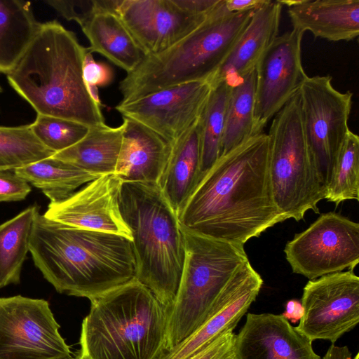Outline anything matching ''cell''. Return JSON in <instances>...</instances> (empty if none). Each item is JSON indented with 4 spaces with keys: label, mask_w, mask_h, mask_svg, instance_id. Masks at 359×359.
Segmentation results:
<instances>
[{
    "label": "cell",
    "mask_w": 359,
    "mask_h": 359,
    "mask_svg": "<svg viewBox=\"0 0 359 359\" xmlns=\"http://www.w3.org/2000/svg\"><path fill=\"white\" fill-rule=\"evenodd\" d=\"M201 179V118L172 149L158 186L177 215Z\"/></svg>",
    "instance_id": "cell-22"
},
{
    "label": "cell",
    "mask_w": 359,
    "mask_h": 359,
    "mask_svg": "<svg viewBox=\"0 0 359 359\" xmlns=\"http://www.w3.org/2000/svg\"><path fill=\"white\" fill-rule=\"evenodd\" d=\"M181 229L185 258L178 290L169 309L165 352L208 320L225 286L249 261L242 245Z\"/></svg>",
    "instance_id": "cell-7"
},
{
    "label": "cell",
    "mask_w": 359,
    "mask_h": 359,
    "mask_svg": "<svg viewBox=\"0 0 359 359\" xmlns=\"http://www.w3.org/2000/svg\"><path fill=\"white\" fill-rule=\"evenodd\" d=\"M86 87L92 99L100 107L101 100L100 98L98 87L90 84H86Z\"/></svg>",
    "instance_id": "cell-40"
},
{
    "label": "cell",
    "mask_w": 359,
    "mask_h": 359,
    "mask_svg": "<svg viewBox=\"0 0 359 359\" xmlns=\"http://www.w3.org/2000/svg\"><path fill=\"white\" fill-rule=\"evenodd\" d=\"M269 151L268 134L262 133L221 156L178 214L181 227L244 245L287 219L274 201Z\"/></svg>",
    "instance_id": "cell-1"
},
{
    "label": "cell",
    "mask_w": 359,
    "mask_h": 359,
    "mask_svg": "<svg viewBox=\"0 0 359 359\" xmlns=\"http://www.w3.org/2000/svg\"><path fill=\"white\" fill-rule=\"evenodd\" d=\"M303 314V308L299 302L291 300L286 304L285 311L282 316L293 323L299 320Z\"/></svg>",
    "instance_id": "cell-39"
},
{
    "label": "cell",
    "mask_w": 359,
    "mask_h": 359,
    "mask_svg": "<svg viewBox=\"0 0 359 359\" xmlns=\"http://www.w3.org/2000/svg\"><path fill=\"white\" fill-rule=\"evenodd\" d=\"M312 342L282 315L248 313L233 351L236 359H321Z\"/></svg>",
    "instance_id": "cell-18"
},
{
    "label": "cell",
    "mask_w": 359,
    "mask_h": 359,
    "mask_svg": "<svg viewBox=\"0 0 359 359\" xmlns=\"http://www.w3.org/2000/svg\"><path fill=\"white\" fill-rule=\"evenodd\" d=\"M31 191L29 183L14 170L0 171V202L24 200Z\"/></svg>",
    "instance_id": "cell-34"
},
{
    "label": "cell",
    "mask_w": 359,
    "mask_h": 359,
    "mask_svg": "<svg viewBox=\"0 0 359 359\" xmlns=\"http://www.w3.org/2000/svg\"><path fill=\"white\" fill-rule=\"evenodd\" d=\"M39 207L32 205L0 224V289L19 284Z\"/></svg>",
    "instance_id": "cell-27"
},
{
    "label": "cell",
    "mask_w": 359,
    "mask_h": 359,
    "mask_svg": "<svg viewBox=\"0 0 359 359\" xmlns=\"http://www.w3.org/2000/svg\"><path fill=\"white\" fill-rule=\"evenodd\" d=\"M255 10L231 13L219 0L194 31L166 50L144 56L119 83L123 104L187 83L208 81L223 64Z\"/></svg>",
    "instance_id": "cell-5"
},
{
    "label": "cell",
    "mask_w": 359,
    "mask_h": 359,
    "mask_svg": "<svg viewBox=\"0 0 359 359\" xmlns=\"http://www.w3.org/2000/svg\"><path fill=\"white\" fill-rule=\"evenodd\" d=\"M14 172L40 189L50 202L66 199L80 187L101 176L52 156L17 168Z\"/></svg>",
    "instance_id": "cell-26"
},
{
    "label": "cell",
    "mask_w": 359,
    "mask_h": 359,
    "mask_svg": "<svg viewBox=\"0 0 359 359\" xmlns=\"http://www.w3.org/2000/svg\"><path fill=\"white\" fill-rule=\"evenodd\" d=\"M43 299L0 298V359H69V346Z\"/></svg>",
    "instance_id": "cell-11"
},
{
    "label": "cell",
    "mask_w": 359,
    "mask_h": 359,
    "mask_svg": "<svg viewBox=\"0 0 359 359\" xmlns=\"http://www.w3.org/2000/svg\"><path fill=\"white\" fill-rule=\"evenodd\" d=\"M29 252L43 278L61 294L91 300L136 277L132 241L66 226L36 212Z\"/></svg>",
    "instance_id": "cell-2"
},
{
    "label": "cell",
    "mask_w": 359,
    "mask_h": 359,
    "mask_svg": "<svg viewBox=\"0 0 359 359\" xmlns=\"http://www.w3.org/2000/svg\"><path fill=\"white\" fill-rule=\"evenodd\" d=\"M332 76H308L299 88L301 114L307 144L327 187L339 151L350 131L353 94L341 93Z\"/></svg>",
    "instance_id": "cell-9"
},
{
    "label": "cell",
    "mask_w": 359,
    "mask_h": 359,
    "mask_svg": "<svg viewBox=\"0 0 359 359\" xmlns=\"http://www.w3.org/2000/svg\"><path fill=\"white\" fill-rule=\"evenodd\" d=\"M80 27L90 42V53L102 55L127 73L144 56L116 13H97Z\"/></svg>",
    "instance_id": "cell-23"
},
{
    "label": "cell",
    "mask_w": 359,
    "mask_h": 359,
    "mask_svg": "<svg viewBox=\"0 0 359 359\" xmlns=\"http://www.w3.org/2000/svg\"><path fill=\"white\" fill-rule=\"evenodd\" d=\"M123 139L114 174L123 182L158 185L172 144L147 126L123 117Z\"/></svg>",
    "instance_id": "cell-19"
},
{
    "label": "cell",
    "mask_w": 359,
    "mask_h": 359,
    "mask_svg": "<svg viewBox=\"0 0 359 359\" xmlns=\"http://www.w3.org/2000/svg\"><path fill=\"white\" fill-rule=\"evenodd\" d=\"M83 76L86 85L99 87L110 83L113 80L114 73L112 69L106 63L96 62L92 53L87 48L83 64Z\"/></svg>",
    "instance_id": "cell-35"
},
{
    "label": "cell",
    "mask_w": 359,
    "mask_h": 359,
    "mask_svg": "<svg viewBox=\"0 0 359 359\" xmlns=\"http://www.w3.org/2000/svg\"><path fill=\"white\" fill-rule=\"evenodd\" d=\"M30 128L37 139L55 153L75 144L90 130V127L77 122L41 114H37Z\"/></svg>",
    "instance_id": "cell-32"
},
{
    "label": "cell",
    "mask_w": 359,
    "mask_h": 359,
    "mask_svg": "<svg viewBox=\"0 0 359 359\" xmlns=\"http://www.w3.org/2000/svg\"><path fill=\"white\" fill-rule=\"evenodd\" d=\"M262 285V277L248 261L225 286L208 320L159 359H189L223 333L233 330L256 299Z\"/></svg>",
    "instance_id": "cell-17"
},
{
    "label": "cell",
    "mask_w": 359,
    "mask_h": 359,
    "mask_svg": "<svg viewBox=\"0 0 359 359\" xmlns=\"http://www.w3.org/2000/svg\"><path fill=\"white\" fill-rule=\"evenodd\" d=\"M119 208L132 233L135 278L170 309L185 258L177 215L156 184L123 182Z\"/></svg>",
    "instance_id": "cell-6"
},
{
    "label": "cell",
    "mask_w": 359,
    "mask_h": 359,
    "mask_svg": "<svg viewBox=\"0 0 359 359\" xmlns=\"http://www.w3.org/2000/svg\"><path fill=\"white\" fill-rule=\"evenodd\" d=\"M219 1V0H174L179 8L196 15L209 13Z\"/></svg>",
    "instance_id": "cell-37"
},
{
    "label": "cell",
    "mask_w": 359,
    "mask_h": 359,
    "mask_svg": "<svg viewBox=\"0 0 359 359\" xmlns=\"http://www.w3.org/2000/svg\"><path fill=\"white\" fill-rule=\"evenodd\" d=\"M229 359H236V358L235 355H233L231 358H229Z\"/></svg>",
    "instance_id": "cell-42"
},
{
    "label": "cell",
    "mask_w": 359,
    "mask_h": 359,
    "mask_svg": "<svg viewBox=\"0 0 359 359\" xmlns=\"http://www.w3.org/2000/svg\"><path fill=\"white\" fill-rule=\"evenodd\" d=\"M123 126L90 128L86 135L52 157L97 175L114 174L123 139Z\"/></svg>",
    "instance_id": "cell-24"
},
{
    "label": "cell",
    "mask_w": 359,
    "mask_h": 359,
    "mask_svg": "<svg viewBox=\"0 0 359 359\" xmlns=\"http://www.w3.org/2000/svg\"><path fill=\"white\" fill-rule=\"evenodd\" d=\"M325 199L337 206L345 201H359V137L351 130L336 158Z\"/></svg>",
    "instance_id": "cell-30"
},
{
    "label": "cell",
    "mask_w": 359,
    "mask_h": 359,
    "mask_svg": "<svg viewBox=\"0 0 359 359\" xmlns=\"http://www.w3.org/2000/svg\"><path fill=\"white\" fill-rule=\"evenodd\" d=\"M236 334L229 330L189 359H229L234 355Z\"/></svg>",
    "instance_id": "cell-36"
},
{
    "label": "cell",
    "mask_w": 359,
    "mask_h": 359,
    "mask_svg": "<svg viewBox=\"0 0 359 359\" xmlns=\"http://www.w3.org/2000/svg\"><path fill=\"white\" fill-rule=\"evenodd\" d=\"M288 7L293 29L330 41H351L359 34L358 0L280 1Z\"/></svg>",
    "instance_id": "cell-21"
},
{
    "label": "cell",
    "mask_w": 359,
    "mask_h": 359,
    "mask_svg": "<svg viewBox=\"0 0 359 359\" xmlns=\"http://www.w3.org/2000/svg\"><path fill=\"white\" fill-rule=\"evenodd\" d=\"M83 320V359H159L169 309L136 278L91 300Z\"/></svg>",
    "instance_id": "cell-4"
},
{
    "label": "cell",
    "mask_w": 359,
    "mask_h": 359,
    "mask_svg": "<svg viewBox=\"0 0 359 359\" xmlns=\"http://www.w3.org/2000/svg\"><path fill=\"white\" fill-rule=\"evenodd\" d=\"M0 92H1V87H0Z\"/></svg>",
    "instance_id": "cell-43"
},
{
    "label": "cell",
    "mask_w": 359,
    "mask_h": 359,
    "mask_svg": "<svg viewBox=\"0 0 359 359\" xmlns=\"http://www.w3.org/2000/svg\"><path fill=\"white\" fill-rule=\"evenodd\" d=\"M296 329L311 341L333 344L359 322V277L353 270L310 280L303 290Z\"/></svg>",
    "instance_id": "cell-12"
},
{
    "label": "cell",
    "mask_w": 359,
    "mask_h": 359,
    "mask_svg": "<svg viewBox=\"0 0 359 359\" xmlns=\"http://www.w3.org/2000/svg\"><path fill=\"white\" fill-rule=\"evenodd\" d=\"M121 0H48L46 3L67 20L80 26L100 12L116 13Z\"/></svg>",
    "instance_id": "cell-33"
},
{
    "label": "cell",
    "mask_w": 359,
    "mask_h": 359,
    "mask_svg": "<svg viewBox=\"0 0 359 359\" xmlns=\"http://www.w3.org/2000/svg\"><path fill=\"white\" fill-rule=\"evenodd\" d=\"M231 88L226 81L211 86L201 116V178L221 156L225 116Z\"/></svg>",
    "instance_id": "cell-29"
},
{
    "label": "cell",
    "mask_w": 359,
    "mask_h": 359,
    "mask_svg": "<svg viewBox=\"0 0 359 359\" xmlns=\"http://www.w3.org/2000/svg\"><path fill=\"white\" fill-rule=\"evenodd\" d=\"M283 5L269 0L256 9L246 28L221 67L208 80L211 86L226 81L233 86L255 69L278 36Z\"/></svg>",
    "instance_id": "cell-20"
},
{
    "label": "cell",
    "mask_w": 359,
    "mask_h": 359,
    "mask_svg": "<svg viewBox=\"0 0 359 359\" xmlns=\"http://www.w3.org/2000/svg\"><path fill=\"white\" fill-rule=\"evenodd\" d=\"M269 174L275 203L287 219L299 221L306 212L319 213L326 187L305 137L299 90L272 118Z\"/></svg>",
    "instance_id": "cell-8"
},
{
    "label": "cell",
    "mask_w": 359,
    "mask_h": 359,
    "mask_svg": "<svg viewBox=\"0 0 359 359\" xmlns=\"http://www.w3.org/2000/svg\"><path fill=\"white\" fill-rule=\"evenodd\" d=\"M304 32L292 29L278 35L256 67L253 135L264 128L299 90L307 77L302 62Z\"/></svg>",
    "instance_id": "cell-13"
},
{
    "label": "cell",
    "mask_w": 359,
    "mask_h": 359,
    "mask_svg": "<svg viewBox=\"0 0 359 359\" xmlns=\"http://www.w3.org/2000/svg\"><path fill=\"white\" fill-rule=\"evenodd\" d=\"M69 359H83L82 358L79 354L74 357H71Z\"/></svg>",
    "instance_id": "cell-41"
},
{
    "label": "cell",
    "mask_w": 359,
    "mask_h": 359,
    "mask_svg": "<svg viewBox=\"0 0 359 359\" xmlns=\"http://www.w3.org/2000/svg\"><path fill=\"white\" fill-rule=\"evenodd\" d=\"M210 90L208 81H194L118 103L115 109L172 144L200 119Z\"/></svg>",
    "instance_id": "cell-14"
},
{
    "label": "cell",
    "mask_w": 359,
    "mask_h": 359,
    "mask_svg": "<svg viewBox=\"0 0 359 359\" xmlns=\"http://www.w3.org/2000/svg\"><path fill=\"white\" fill-rule=\"evenodd\" d=\"M255 84V68L232 86L225 116L221 156L253 136Z\"/></svg>",
    "instance_id": "cell-28"
},
{
    "label": "cell",
    "mask_w": 359,
    "mask_h": 359,
    "mask_svg": "<svg viewBox=\"0 0 359 359\" xmlns=\"http://www.w3.org/2000/svg\"><path fill=\"white\" fill-rule=\"evenodd\" d=\"M54 154L37 139L30 125L0 126V171L14 170Z\"/></svg>",
    "instance_id": "cell-31"
},
{
    "label": "cell",
    "mask_w": 359,
    "mask_h": 359,
    "mask_svg": "<svg viewBox=\"0 0 359 359\" xmlns=\"http://www.w3.org/2000/svg\"><path fill=\"white\" fill-rule=\"evenodd\" d=\"M39 25L29 2L0 0V73L8 74L15 68Z\"/></svg>",
    "instance_id": "cell-25"
},
{
    "label": "cell",
    "mask_w": 359,
    "mask_h": 359,
    "mask_svg": "<svg viewBox=\"0 0 359 359\" xmlns=\"http://www.w3.org/2000/svg\"><path fill=\"white\" fill-rule=\"evenodd\" d=\"M122 183L115 174L101 175L66 199L50 202L43 215L66 226L114 233L132 241L119 208Z\"/></svg>",
    "instance_id": "cell-15"
},
{
    "label": "cell",
    "mask_w": 359,
    "mask_h": 359,
    "mask_svg": "<svg viewBox=\"0 0 359 359\" xmlns=\"http://www.w3.org/2000/svg\"><path fill=\"white\" fill-rule=\"evenodd\" d=\"M116 13L144 56L170 48L209 15L188 13L174 0H121Z\"/></svg>",
    "instance_id": "cell-16"
},
{
    "label": "cell",
    "mask_w": 359,
    "mask_h": 359,
    "mask_svg": "<svg viewBox=\"0 0 359 359\" xmlns=\"http://www.w3.org/2000/svg\"><path fill=\"white\" fill-rule=\"evenodd\" d=\"M292 272L314 280L353 270L359 262V224L340 214H322L284 248Z\"/></svg>",
    "instance_id": "cell-10"
},
{
    "label": "cell",
    "mask_w": 359,
    "mask_h": 359,
    "mask_svg": "<svg viewBox=\"0 0 359 359\" xmlns=\"http://www.w3.org/2000/svg\"><path fill=\"white\" fill-rule=\"evenodd\" d=\"M87 48L56 20L40 23L23 56L7 74L11 87L37 114L90 128L105 124L83 76Z\"/></svg>",
    "instance_id": "cell-3"
},
{
    "label": "cell",
    "mask_w": 359,
    "mask_h": 359,
    "mask_svg": "<svg viewBox=\"0 0 359 359\" xmlns=\"http://www.w3.org/2000/svg\"><path fill=\"white\" fill-rule=\"evenodd\" d=\"M269 0H224L228 11L239 13L256 10L268 2Z\"/></svg>",
    "instance_id": "cell-38"
}]
</instances>
